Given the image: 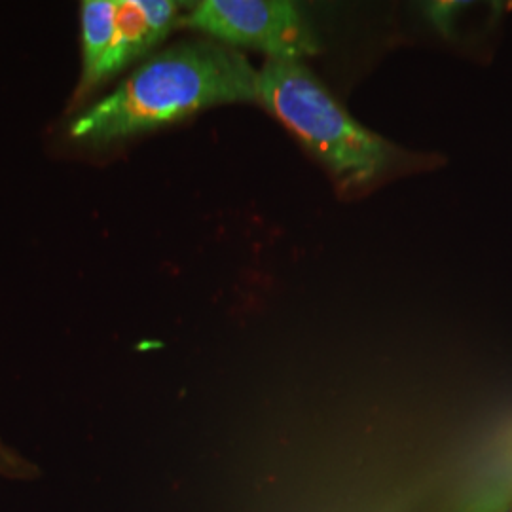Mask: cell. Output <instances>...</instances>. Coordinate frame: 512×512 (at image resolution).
I'll list each match as a JSON object with an SVG mask.
<instances>
[{"label": "cell", "instance_id": "cell-1", "mask_svg": "<svg viewBox=\"0 0 512 512\" xmlns=\"http://www.w3.org/2000/svg\"><path fill=\"white\" fill-rule=\"evenodd\" d=\"M253 101L258 71L251 61L211 38H194L152 55L73 118L67 133L84 147H109L198 110Z\"/></svg>", "mask_w": 512, "mask_h": 512}, {"label": "cell", "instance_id": "cell-2", "mask_svg": "<svg viewBox=\"0 0 512 512\" xmlns=\"http://www.w3.org/2000/svg\"><path fill=\"white\" fill-rule=\"evenodd\" d=\"M258 103L291 129L344 188L372 183L395 162V148L361 126L304 61L268 59L258 71Z\"/></svg>", "mask_w": 512, "mask_h": 512}, {"label": "cell", "instance_id": "cell-3", "mask_svg": "<svg viewBox=\"0 0 512 512\" xmlns=\"http://www.w3.org/2000/svg\"><path fill=\"white\" fill-rule=\"evenodd\" d=\"M181 12L183 4L173 0L82 2V74L71 109H78L99 86L162 44L181 25Z\"/></svg>", "mask_w": 512, "mask_h": 512}, {"label": "cell", "instance_id": "cell-4", "mask_svg": "<svg viewBox=\"0 0 512 512\" xmlns=\"http://www.w3.org/2000/svg\"><path fill=\"white\" fill-rule=\"evenodd\" d=\"M181 25L228 48H249L270 59L304 61L321 50L310 21L285 0H203Z\"/></svg>", "mask_w": 512, "mask_h": 512}, {"label": "cell", "instance_id": "cell-5", "mask_svg": "<svg viewBox=\"0 0 512 512\" xmlns=\"http://www.w3.org/2000/svg\"><path fill=\"white\" fill-rule=\"evenodd\" d=\"M512 507V429L478 465L461 512H507Z\"/></svg>", "mask_w": 512, "mask_h": 512}, {"label": "cell", "instance_id": "cell-6", "mask_svg": "<svg viewBox=\"0 0 512 512\" xmlns=\"http://www.w3.org/2000/svg\"><path fill=\"white\" fill-rule=\"evenodd\" d=\"M27 473V461L19 458L8 446L0 440V475L18 476Z\"/></svg>", "mask_w": 512, "mask_h": 512}, {"label": "cell", "instance_id": "cell-7", "mask_svg": "<svg viewBox=\"0 0 512 512\" xmlns=\"http://www.w3.org/2000/svg\"><path fill=\"white\" fill-rule=\"evenodd\" d=\"M458 4L452 2H439V4H431L427 6V14L433 19V23L439 27L442 33H448L450 25H452V16L458 12Z\"/></svg>", "mask_w": 512, "mask_h": 512}, {"label": "cell", "instance_id": "cell-8", "mask_svg": "<svg viewBox=\"0 0 512 512\" xmlns=\"http://www.w3.org/2000/svg\"><path fill=\"white\" fill-rule=\"evenodd\" d=\"M512 512V511H511Z\"/></svg>", "mask_w": 512, "mask_h": 512}]
</instances>
